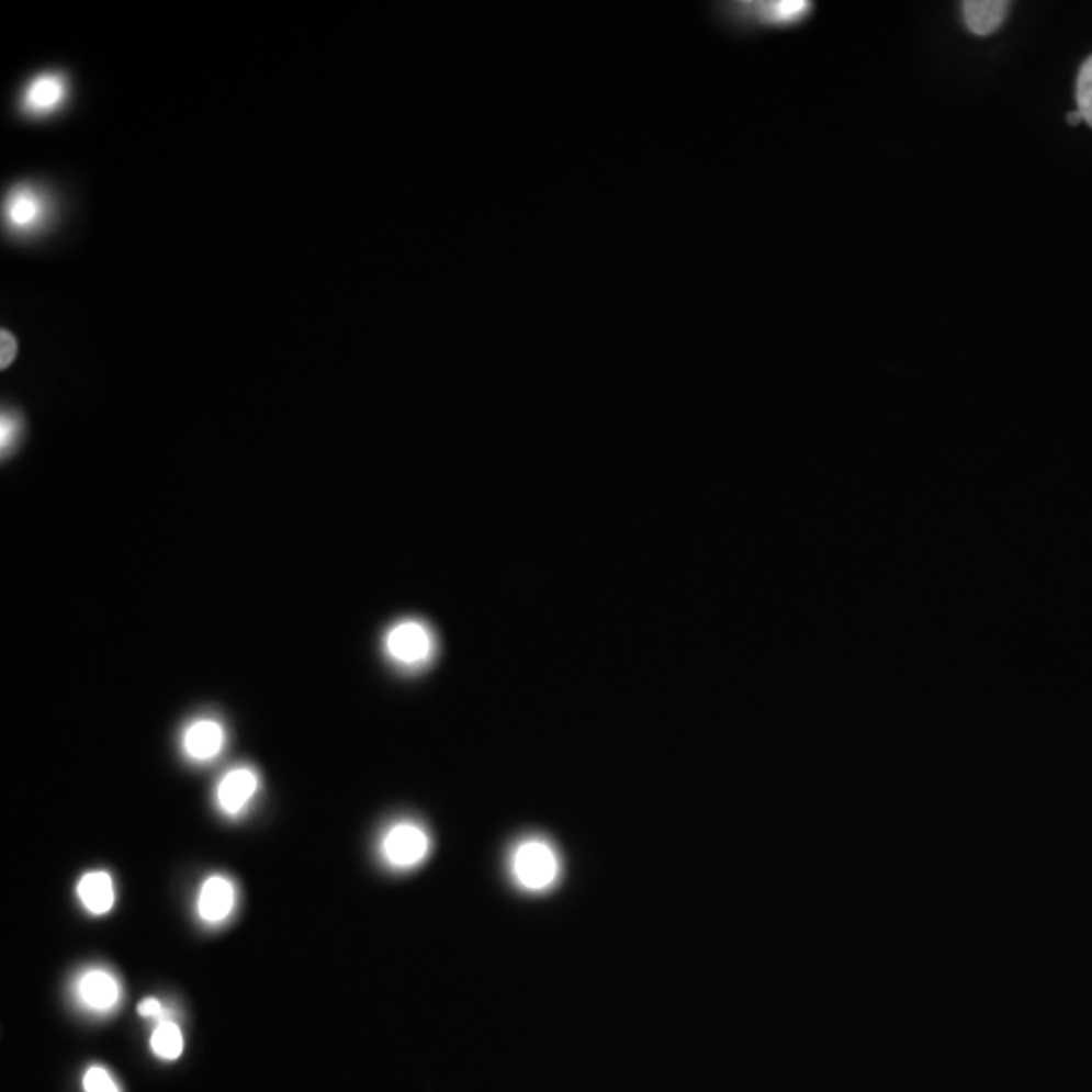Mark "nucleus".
<instances>
[{"mask_svg":"<svg viewBox=\"0 0 1092 1092\" xmlns=\"http://www.w3.org/2000/svg\"><path fill=\"white\" fill-rule=\"evenodd\" d=\"M506 873L513 887L530 897L547 894L563 878V856L553 840L528 834L508 849Z\"/></svg>","mask_w":1092,"mask_h":1092,"instance_id":"nucleus-1","label":"nucleus"},{"mask_svg":"<svg viewBox=\"0 0 1092 1092\" xmlns=\"http://www.w3.org/2000/svg\"><path fill=\"white\" fill-rule=\"evenodd\" d=\"M720 23L741 31H781L801 25L811 14L813 4L808 0H741L714 4Z\"/></svg>","mask_w":1092,"mask_h":1092,"instance_id":"nucleus-2","label":"nucleus"},{"mask_svg":"<svg viewBox=\"0 0 1092 1092\" xmlns=\"http://www.w3.org/2000/svg\"><path fill=\"white\" fill-rule=\"evenodd\" d=\"M431 852V835L421 823L401 820L386 828L379 842V856L386 868L407 873L421 866Z\"/></svg>","mask_w":1092,"mask_h":1092,"instance_id":"nucleus-3","label":"nucleus"},{"mask_svg":"<svg viewBox=\"0 0 1092 1092\" xmlns=\"http://www.w3.org/2000/svg\"><path fill=\"white\" fill-rule=\"evenodd\" d=\"M385 652L403 668H421L434 657L436 638L421 621H398L397 626L386 631Z\"/></svg>","mask_w":1092,"mask_h":1092,"instance_id":"nucleus-4","label":"nucleus"},{"mask_svg":"<svg viewBox=\"0 0 1092 1092\" xmlns=\"http://www.w3.org/2000/svg\"><path fill=\"white\" fill-rule=\"evenodd\" d=\"M74 991L79 1005L91 1014H110L116 1010L122 1000V986L117 977L102 967L86 969L76 979Z\"/></svg>","mask_w":1092,"mask_h":1092,"instance_id":"nucleus-5","label":"nucleus"},{"mask_svg":"<svg viewBox=\"0 0 1092 1092\" xmlns=\"http://www.w3.org/2000/svg\"><path fill=\"white\" fill-rule=\"evenodd\" d=\"M237 904V888L227 876H209L196 897V914L205 925L225 923Z\"/></svg>","mask_w":1092,"mask_h":1092,"instance_id":"nucleus-6","label":"nucleus"},{"mask_svg":"<svg viewBox=\"0 0 1092 1092\" xmlns=\"http://www.w3.org/2000/svg\"><path fill=\"white\" fill-rule=\"evenodd\" d=\"M258 773L251 767H237L227 773L217 785V806L229 818L241 815L258 793Z\"/></svg>","mask_w":1092,"mask_h":1092,"instance_id":"nucleus-7","label":"nucleus"},{"mask_svg":"<svg viewBox=\"0 0 1092 1092\" xmlns=\"http://www.w3.org/2000/svg\"><path fill=\"white\" fill-rule=\"evenodd\" d=\"M225 746V729L213 719L194 720L182 734V751L196 763H206L217 757Z\"/></svg>","mask_w":1092,"mask_h":1092,"instance_id":"nucleus-8","label":"nucleus"},{"mask_svg":"<svg viewBox=\"0 0 1092 1092\" xmlns=\"http://www.w3.org/2000/svg\"><path fill=\"white\" fill-rule=\"evenodd\" d=\"M47 215V206L41 193L29 187L14 189L4 203V218L13 232H33Z\"/></svg>","mask_w":1092,"mask_h":1092,"instance_id":"nucleus-9","label":"nucleus"},{"mask_svg":"<svg viewBox=\"0 0 1092 1092\" xmlns=\"http://www.w3.org/2000/svg\"><path fill=\"white\" fill-rule=\"evenodd\" d=\"M67 79L59 74H43L29 81L23 93V108L29 114L47 116L67 98Z\"/></svg>","mask_w":1092,"mask_h":1092,"instance_id":"nucleus-10","label":"nucleus"},{"mask_svg":"<svg viewBox=\"0 0 1092 1092\" xmlns=\"http://www.w3.org/2000/svg\"><path fill=\"white\" fill-rule=\"evenodd\" d=\"M78 899L81 900L83 909L88 913L102 916L114 909L116 902V890L114 880L108 873H88L79 878Z\"/></svg>","mask_w":1092,"mask_h":1092,"instance_id":"nucleus-11","label":"nucleus"},{"mask_svg":"<svg viewBox=\"0 0 1092 1092\" xmlns=\"http://www.w3.org/2000/svg\"><path fill=\"white\" fill-rule=\"evenodd\" d=\"M1010 7H1012L1010 2H1000V0L964 2L965 25L977 37L993 35L1003 25Z\"/></svg>","mask_w":1092,"mask_h":1092,"instance_id":"nucleus-12","label":"nucleus"},{"mask_svg":"<svg viewBox=\"0 0 1092 1092\" xmlns=\"http://www.w3.org/2000/svg\"><path fill=\"white\" fill-rule=\"evenodd\" d=\"M150 1046H153V1052L158 1058H162V1060H177L180 1054H182V1046H184L179 1026L172 1020H167V1017L160 1020L155 1032H153Z\"/></svg>","mask_w":1092,"mask_h":1092,"instance_id":"nucleus-13","label":"nucleus"},{"mask_svg":"<svg viewBox=\"0 0 1092 1092\" xmlns=\"http://www.w3.org/2000/svg\"><path fill=\"white\" fill-rule=\"evenodd\" d=\"M1077 102L1082 122H1087L1092 128V55L1080 67L1077 79Z\"/></svg>","mask_w":1092,"mask_h":1092,"instance_id":"nucleus-14","label":"nucleus"},{"mask_svg":"<svg viewBox=\"0 0 1092 1092\" xmlns=\"http://www.w3.org/2000/svg\"><path fill=\"white\" fill-rule=\"evenodd\" d=\"M86 1092H120L110 1072L102 1067H91L83 1077Z\"/></svg>","mask_w":1092,"mask_h":1092,"instance_id":"nucleus-15","label":"nucleus"},{"mask_svg":"<svg viewBox=\"0 0 1092 1092\" xmlns=\"http://www.w3.org/2000/svg\"><path fill=\"white\" fill-rule=\"evenodd\" d=\"M21 429V424L14 415H9L4 413L2 415V424H0V446H2V453H7L9 448H13L14 437L19 434Z\"/></svg>","mask_w":1092,"mask_h":1092,"instance_id":"nucleus-16","label":"nucleus"},{"mask_svg":"<svg viewBox=\"0 0 1092 1092\" xmlns=\"http://www.w3.org/2000/svg\"><path fill=\"white\" fill-rule=\"evenodd\" d=\"M0 345H2L0 369H7V367L13 362L14 357H16V340H14L13 335H9L7 330H2V335H0Z\"/></svg>","mask_w":1092,"mask_h":1092,"instance_id":"nucleus-17","label":"nucleus"},{"mask_svg":"<svg viewBox=\"0 0 1092 1092\" xmlns=\"http://www.w3.org/2000/svg\"><path fill=\"white\" fill-rule=\"evenodd\" d=\"M138 1014H140L142 1017H150V1020H158V1022H160V1020H165V1017H162V1015H165V1007H162V1003L155 1000V998H146V1000L138 1005Z\"/></svg>","mask_w":1092,"mask_h":1092,"instance_id":"nucleus-18","label":"nucleus"},{"mask_svg":"<svg viewBox=\"0 0 1092 1092\" xmlns=\"http://www.w3.org/2000/svg\"><path fill=\"white\" fill-rule=\"evenodd\" d=\"M1068 122H1070L1072 126H1077V124L1082 122V116H1080L1079 110H1077V112H1072V114H1068Z\"/></svg>","mask_w":1092,"mask_h":1092,"instance_id":"nucleus-19","label":"nucleus"}]
</instances>
